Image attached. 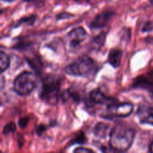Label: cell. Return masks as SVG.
<instances>
[{"instance_id": "cell-1", "label": "cell", "mask_w": 153, "mask_h": 153, "mask_svg": "<svg viewBox=\"0 0 153 153\" xmlns=\"http://www.w3.org/2000/svg\"><path fill=\"white\" fill-rule=\"evenodd\" d=\"M109 136V145L112 150L126 152L132 145L135 131L131 127L120 123L111 130Z\"/></svg>"}, {"instance_id": "cell-2", "label": "cell", "mask_w": 153, "mask_h": 153, "mask_svg": "<svg viewBox=\"0 0 153 153\" xmlns=\"http://www.w3.org/2000/svg\"><path fill=\"white\" fill-rule=\"evenodd\" d=\"M61 81L57 76H49L43 81L40 89V98L42 101L50 105H55L61 97Z\"/></svg>"}, {"instance_id": "cell-3", "label": "cell", "mask_w": 153, "mask_h": 153, "mask_svg": "<svg viewBox=\"0 0 153 153\" xmlns=\"http://www.w3.org/2000/svg\"><path fill=\"white\" fill-rule=\"evenodd\" d=\"M95 70L94 60L87 55L81 56L65 67V73L71 76L88 77Z\"/></svg>"}, {"instance_id": "cell-4", "label": "cell", "mask_w": 153, "mask_h": 153, "mask_svg": "<svg viewBox=\"0 0 153 153\" xmlns=\"http://www.w3.org/2000/svg\"><path fill=\"white\" fill-rule=\"evenodd\" d=\"M37 86V76L29 71L21 73L13 81V90L20 96L31 94Z\"/></svg>"}, {"instance_id": "cell-5", "label": "cell", "mask_w": 153, "mask_h": 153, "mask_svg": "<svg viewBox=\"0 0 153 153\" xmlns=\"http://www.w3.org/2000/svg\"><path fill=\"white\" fill-rule=\"evenodd\" d=\"M134 105L131 102L117 103V101L108 105L107 114L111 117H126L133 111Z\"/></svg>"}, {"instance_id": "cell-6", "label": "cell", "mask_w": 153, "mask_h": 153, "mask_svg": "<svg viewBox=\"0 0 153 153\" xmlns=\"http://www.w3.org/2000/svg\"><path fill=\"white\" fill-rule=\"evenodd\" d=\"M87 37L88 33L85 28L82 27H77L68 33L67 36V43L70 49H76L86 40Z\"/></svg>"}, {"instance_id": "cell-7", "label": "cell", "mask_w": 153, "mask_h": 153, "mask_svg": "<svg viewBox=\"0 0 153 153\" xmlns=\"http://www.w3.org/2000/svg\"><path fill=\"white\" fill-rule=\"evenodd\" d=\"M139 122L143 125L153 126V107L151 105H140L136 113Z\"/></svg>"}, {"instance_id": "cell-8", "label": "cell", "mask_w": 153, "mask_h": 153, "mask_svg": "<svg viewBox=\"0 0 153 153\" xmlns=\"http://www.w3.org/2000/svg\"><path fill=\"white\" fill-rule=\"evenodd\" d=\"M114 13L109 10H105L94 17V19L90 23V27L92 29L101 28L108 25L111 18L113 17Z\"/></svg>"}, {"instance_id": "cell-9", "label": "cell", "mask_w": 153, "mask_h": 153, "mask_svg": "<svg viewBox=\"0 0 153 153\" xmlns=\"http://www.w3.org/2000/svg\"><path fill=\"white\" fill-rule=\"evenodd\" d=\"M90 100L91 102L96 105H108L116 102L114 99L110 98L105 95L100 89H94L90 93Z\"/></svg>"}, {"instance_id": "cell-10", "label": "cell", "mask_w": 153, "mask_h": 153, "mask_svg": "<svg viewBox=\"0 0 153 153\" xmlns=\"http://www.w3.org/2000/svg\"><path fill=\"white\" fill-rule=\"evenodd\" d=\"M123 53L118 49H113L111 50L108 55V63L114 68H118L120 66Z\"/></svg>"}, {"instance_id": "cell-11", "label": "cell", "mask_w": 153, "mask_h": 153, "mask_svg": "<svg viewBox=\"0 0 153 153\" xmlns=\"http://www.w3.org/2000/svg\"><path fill=\"white\" fill-rule=\"evenodd\" d=\"M111 131H109V126L104 123H98L94 126V134L96 137L100 138H105L108 134H110Z\"/></svg>"}, {"instance_id": "cell-12", "label": "cell", "mask_w": 153, "mask_h": 153, "mask_svg": "<svg viewBox=\"0 0 153 153\" xmlns=\"http://www.w3.org/2000/svg\"><path fill=\"white\" fill-rule=\"evenodd\" d=\"M105 33H100L99 35L96 36V37L93 39L92 43H91V46H92V47L94 48V49H100V48L104 45L105 41Z\"/></svg>"}, {"instance_id": "cell-13", "label": "cell", "mask_w": 153, "mask_h": 153, "mask_svg": "<svg viewBox=\"0 0 153 153\" xmlns=\"http://www.w3.org/2000/svg\"><path fill=\"white\" fill-rule=\"evenodd\" d=\"M10 58L5 52L1 51L0 52V69H1V73H4V71L8 69L10 67Z\"/></svg>"}, {"instance_id": "cell-14", "label": "cell", "mask_w": 153, "mask_h": 153, "mask_svg": "<svg viewBox=\"0 0 153 153\" xmlns=\"http://www.w3.org/2000/svg\"><path fill=\"white\" fill-rule=\"evenodd\" d=\"M16 127L14 123L13 122L8 123L6 124V125L4 126V128H3V131H2L3 134H4V135H7V134H10V133L14 132L15 130H16Z\"/></svg>"}, {"instance_id": "cell-15", "label": "cell", "mask_w": 153, "mask_h": 153, "mask_svg": "<svg viewBox=\"0 0 153 153\" xmlns=\"http://www.w3.org/2000/svg\"><path fill=\"white\" fill-rule=\"evenodd\" d=\"M28 121H29V119L28 117H22L20 118L19 120V126L20 128H25L26 127V126L28 125Z\"/></svg>"}, {"instance_id": "cell-16", "label": "cell", "mask_w": 153, "mask_h": 153, "mask_svg": "<svg viewBox=\"0 0 153 153\" xmlns=\"http://www.w3.org/2000/svg\"><path fill=\"white\" fill-rule=\"evenodd\" d=\"M153 29V22H147L144 25L143 28V31L147 32V31H152Z\"/></svg>"}, {"instance_id": "cell-17", "label": "cell", "mask_w": 153, "mask_h": 153, "mask_svg": "<svg viewBox=\"0 0 153 153\" xmlns=\"http://www.w3.org/2000/svg\"><path fill=\"white\" fill-rule=\"evenodd\" d=\"M94 151L93 149H88V148L84 147H79L76 148L74 150V152H94Z\"/></svg>"}, {"instance_id": "cell-18", "label": "cell", "mask_w": 153, "mask_h": 153, "mask_svg": "<svg viewBox=\"0 0 153 153\" xmlns=\"http://www.w3.org/2000/svg\"><path fill=\"white\" fill-rule=\"evenodd\" d=\"M73 16V15L71 14H68L67 13H61V14L58 15V19H67V18H70Z\"/></svg>"}, {"instance_id": "cell-19", "label": "cell", "mask_w": 153, "mask_h": 153, "mask_svg": "<svg viewBox=\"0 0 153 153\" xmlns=\"http://www.w3.org/2000/svg\"><path fill=\"white\" fill-rule=\"evenodd\" d=\"M45 130H46V128H45V127L43 126H40L38 127V128H37V134H41L42 133H43V131H45Z\"/></svg>"}, {"instance_id": "cell-20", "label": "cell", "mask_w": 153, "mask_h": 153, "mask_svg": "<svg viewBox=\"0 0 153 153\" xmlns=\"http://www.w3.org/2000/svg\"><path fill=\"white\" fill-rule=\"evenodd\" d=\"M149 151L150 152H153V142L152 143L150 144V146H149Z\"/></svg>"}, {"instance_id": "cell-21", "label": "cell", "mask_w": 153, "mask_h": 153, "mask_svg": "<svg viewBox=\"0 0 153 153\" xmlns=\"http://www.w3.org/2000/svg\"><path fill=\"white\" fill-rule=\"evenodd\" d=\"M3 1H8V2H11V1H15V0H3Z\"/></svg>"}, {"instance_id": "cell-22", "label": "cell", "mask_w": 153, "mask_h": 153, "mask_svg": "<svg viewBox=\"0 0 153 153\" xmlns=\"http://www.w3.org/2000/svg\"><path fill=\"white\" fill-rule=\"evenodd\" d=\"M149 1H150V2L152 3V4H153V0H149Z\"/></svg>"}, {"instance_id": "cell-23", "label": "cell", "mask_w": 153, "mask_h": 153, "mask_svg": "<svg viewBox=\"0 0 153 153\" xmlns=\"http://www.w3.org/2000/svg\"><path fill=\"white\" fill-rule=\"evenodd\" d=\"M25 1H34V0H25Z\"/></svg>"}]
</instances>
